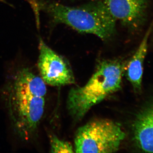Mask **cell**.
I'll list each match as a JSON object with an SVG mask.
<instances>
[{"label":"cell","mask_w":153,"mask_h":153,"mask_svg":"<svg viewBox=\"0 0 153 153\" xmlns=\"http://www.w3.org/2000/svg\"><path fill=\"white\" fill-rule=\"evenodd\" d=\"M125 68V63L120 59L102 60L85 85L71 88L67 107L72 117L82 119L92 107L119 90Z\"/></svg>","instance_id":"cell-3"},{"label":"cell","mask_w":153,"mask_h":153,"mask_svg":"<svg viewBox=\"0 0 153 153\" xmlns=\"http://www.w3.org/2000/svg\"><path fill=\"white\" fill-rule=\"evenodd\" d=\"M152 25V24L149 27L126 68L127 78L137 92H140L141 91L144 63L148 52L149 38Z\"/></svg>","instance_id":"cell-8"},{"label":"cell","mask_w":153,"mask_h":153,"mask_svg":"<svg viewBox=\"0 0 153 153\" xmlns=\"http://www.w3.org/2000/svg\"><path fill=\"white\" fill-rule=\"evenodd\" d=\"M116 21L130 30H138L147 16L148 0H102Z\"/></svg>","instance_id":"cell-6"},{"label":"cell","mask_w":153,"mask_h":153,"mask_svg":"<svg viewBox=\"0 0 153 153\" xmlns=\"http://www.w3.org/2000/svg\"><path fill=\"white\" fill-rule=\"evenodd\" d=\"M50 144L52 153L75 152L74 148L70 143L60 140L55 135L50 136Z\"/></svg>","instance_id":"cell-9"},{"label":"cell","mask_w":153,"mask_h":153,"mask_svg":"<svg viewBox=\"0 0 153 153\" xmlns=\"http://www.w3.org/2000/svg\"><path fill=\"white\" fill-rule=\"evenodd\" d=\"M125 137L119 124L108 119L96 120L78 129L74 138V151L76 153L115 152Z\"/></svg>","instance_id":"cell-4"},{"label":"cell","mask_w":153,"mask_h":153,"mask_svg":"<svg viewBox=\"0 0 153 153\" xmlns=\"http://www.w3.org/2000/svg\"><path fill=\"white\" fill-rule=\"evenodd\" d=\"M38 66L41 78L46 84L61 86L75 83L73 71L65 58L58 55L40 38Z\"/></svg>","instance_id":"cell-5"},{"label":"cell","mask_w":153,"mask_h":153,"mask_svg":"<svg viewBox=\"0 0 153 153\" xmlns=\"http://www.w3.org/2000/svg\"><path fill=\"white\" fill-rule=\"evenodd\" d=\"M28 1H30V2L36 3L39 1H42V0H28Z\"/></svg>","instance_id":"cell-10"},{"label":"cell","mask_w":153,"mask_h":153,"mask_svg":"<svg viewBox=\"0 0 153 153\" xmlns=\"http://www.w3.org/2000/svg\"><path fill=\"white\" fill-rule=\"evenodd\" d=\"M46 84L28 68L19 69L8 88L6 103L14 131L21 140L31 139L45 111Z\"/></svg>","instance_id":"cell-1"},{"label":"cell","mask_w":153,"mask_h":153,"mask_svg":"<svg viewBox=\"0 0 153 153\" xmlns=\"http://www.w3.org/2000/svg\"><path fill=\"white\" fill-rule=\"evenodd\" d=\"M132 127L137 146L143 152L153 153V98L137 114Z\"/></svg>","instance_id":"cell-7"},{"label":"cell","mask_w":153,"mask_h":153,"mask_svg":"<svg viewBox=\"0 0 153 153\" xmlns=\"http://www.w3.org/2000/svg\"><path fill=\"white\" fill-rule=\"evenodd\" d=\"M33 7L38 18L39 11H45L55 24L67 25L79 33L95 35L102 41H108L115 33L116 21L102 0L77 7L43 0Z\"/></svg>","instance_id":"cell-2"}]
</instances>
